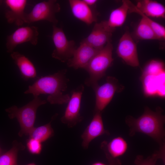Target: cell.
<instances>
[{
    "label": "cell",
    "mask_w": 165,
    "mask_h": 165,
    "mask_svg": "<svg viewBox=\"0 0 165 165\" xmlns=\"http://www.w3.org/2000/svg\"><path fill=\"white\" fill-rule=\"evenodd\" d=\"M134 34L137 38L140 39H158L153 29L142 17L135 29Z\"/></svg>",
    "instance_id": "603a6c76"
},
{
    "label": "cell",
    "mask_w": 165,
    "mask_h": 165,
    "mask_svg": "<svg viewBox=\"0 0 165 165\" xmlns=\"http://www.w3.org/2000/svg\"><path fill=\"white\" fill-rule=\"evenodd\" d=\"M163 112L159 107L154 111L147 107L143 113L137 118L127 116L125 123L129 128V135L133 137L137 133H141L153 139L160 147L165 146V117Z\"/></svg>",
    "instance_id": "6da1fadb"
},
{
    "label": "cell",
    "mask_w": 165,
    "mask_h": 165,
    "mask_svg": "<svg viewBox=\"0 0 165 165\" xmlns=\"http://www.w3.org/2000/svg\"><path fill=\"white\" fill-rule=\"evenodd\" d=\"M117 80L108 76L106 82L100 86L97 85L92 88L95 94L94 112H102L112 100L115 93L119 90Z\"/></svg>",
    "instance_id": "ba28073f"
},
{
    "label": "cell",
    "mask_w": 165,
    "mask_h": 165,
    "mask_svg": "<svg viewBox=\"0 0 165 165\" xmlns=\"http://www.w3.org/2000/svg\"><path fill=\"white\" fill-rule=\"evenodd\" d=\"M103 135H109L110 133L104 128L101 112H94L93 119L81 135L82 147L87 149L92 140Z\"/></svg>",
    "instance_id": "4fadbf2b"
},
{
    "label": "cell",
    "mask_w": 165,
    "mask_h": 165,
    "mask_svg": "<svg viewBox=\"0 0 165 165\" xmlns=\"http://www.w3.org/2000/svg\"><path fill=\"white\" fill-rule=\"evenodd\" d=\"M113 47L111 41L99 50L93 57L84 69L89 74L85 83L92 88L98 85V81L105 74L107 69L113 61L112 53Z\"/></svg>",
    "instance_id": "277c9868"
},
{
    "label": "cell",
    "mask_w": 165,
    "mask_h": 165,
    "mask_svg": "<svg viewBox=\"0 0 165 165\" xmlns=\"http://www.w3.org/2000/svg\"><path fill=\"white\" fill-rule=\"evenodd\" d=\"M2 154V151L0 148V156Z\"/></svg>",
    "instance_id": "f1b7e54d"
},
{
    "label": "cell",
    "mask_w": 165,
    "mask_h": 165,
    "mask_svg": "<svg viewBox=\"0 0 165 165\" xmlns=\"http://www.w3.org/2000/svg\"><path fill=\"white\" fill-rule=\"evenodd\" d=\"M27 146L29 152L33 154H40L42 149L41 142L32 138H30L28 140Z\"/></svg>",
    "instance_id": "d4e9b609"
},
{
    "label": "cell",
    "mask_w": 165,
    "mask_h": 165,
    "mask_svg": "<svg viewBox=\"0 0 165 165\" xmlns=\"http://www.w3.org/2000/svg\"><path fill=\"white\" fill-rule=\"evenodd\" d=\"M128 11V0H123L121 6L111 11L106 21L108 26L114 30L116 27L122 26L126 20Z\"/></svg>",
    "instance_id": "d6986e66"
},
{
    "label": "cell",
    "mask_w": 165,
    "mask_h": 165,
    "mask_svg": "<svg viewBox=\"0 0 165 165\" xmlns=\"http://www.w3.org/2000/svg\"><path fill=\"white\" fill-rule=\"evenodd\" d=\"M129 13H135L139 14L144 18L151 26L156 35L158 39L164 40L165 38V28L161 24L154 21L149 17L145 15L136 8L135 5L130 1H128Z\"/></svg>",
    "instance_id": "7402d4cb"
},
{
    "label": "cell",
    "mask_w": 165,
    "mask_h": 165,
    "mask_svg": "<svg viewBox=\"0 0 165 165\" xmlns=\"http://www.w3.org/2000/svg\"><path fill=\"white\" fill-rule=\"evenodd\" d=\"M99 50L83 40L75 51L72 57L67 61V65L75 69H85Z\"/></svg>",
    "instance_id": "7c38bea8"
},
{
    "label": "cell",
    "mask_w": 165,
    "mask_h": 165,
    "mask_svg": "<svg viewBox=\"0 0 165 165\" xmlns=\"http://www.w3.org/2000/svg\"><path fill=\"white\" fill-rule=\"evenodd\" d=\"M5 3L9 8L6 11L5 17L8 22L20 26L24 23V10L27 1L26 0H6Z\"/></svg>",
    "instance_id": "5bb4252c"
},
{
    "label": "cell",
    "mask_w": 165,
    "mask_h": 165,
    "mask_svg": "<svg viewBox=\"0 0 165 165\" xmlns=\"http://www.w3.org/2000/svg\"><path fill=\"white\" fill-rule=\"evenodd\" d=\"M114 30L108 26L106 20L96 23L91 32L83 40L94 48L100 50L111 41L112 33Z\"/></svg>",
    "instance_id": "8fae6325"
},
{
    "label": "cell",
    "mask_w": 165,
    "mask_h": 165,
    "mask_svg": "<svg viewBox=\"0 0 165 165\" xmlns=\"http://www.w3.org/2000/svg\"><path fill=\"white\" fill-rule=\"evenodd\" d=\"M84 86L81 85L72 90L68 104L61 120L68 127H73L83 119L80 110L81 98Z\"/></svg>",
    "instance_id": "52a82bcc"
},
{
    "label": "cell",
    "mask_w": 165,
    "mask_h": 165,
    "mask_svg": "<svg viewBox=\"0 0 165 165\" xmlns=\"http://www.w3.org/2000/svg\"><path fill=\"white\" fill-rule=\"evenodd\" d=\"M25 148L21 143L14 141L12 148L0 156V165H19L17 163L18 153Z\"/></svg>",
    "instance_id": "44dd1931"
},
{
    "label": "cell",
    "mask_w": 165,
    "mask_h": 165,
    "mask_svg": "<svg viewBox=\"0 0 165 165\" xmlns=\"http://www.w3.org/2000/svg\"><path fill=\"white\" fill-rule=\"evenodd\" d=\"M87 5L92 7L94 6L97 2L96 0H83Z\"/></svg>",
    "instance_id": "4316f807"
},
{
    "label": "cell",
    "mask_w": 165,
    "mask_h": 165,
    "mask_svg": "<svg viewBox=\"0 0 165 165\" xmlns=\"http://www.w3.org/2000/svg\"><path fill=\"white\" fill-rule=\"evenodd\" d=\"M60 10V5L57 0H49L40 2L34 6L30 13H25L24 23L30 24L44 20L56 25L58 20L55 15Z\"/></svg>",
    "instance_id": "5b68a950"
},
{
    "label": "cell",
    "mask_w": 165,
    "mask_h": 165,
    "mask_svg": "<svg viewBox=\"0 0 165 165\" xmlns=\"http://www.w3.org/2000/svg\"><path fill=\"white\" fill-rule=\"evenodd\" d=\"M69 2L72 13L76 18L88 25L96 22L97 13L83 0H70Z\"/></svg>",
    "instance_id": "9a60e30c"
},
{
    "label": "cell",
    "mask_w": 165,
    "mask_h": 165,
    "mask_svg": "<svg viewBox=\"0 0 165 165\" xmlns=\"http://www.w3.org/2000/svg\"><path fill=\"white\" fill-rule=\"evenodd\" d=\"M2 1L0 0V6L2 4Z\"/></svg>",
    "instance_id": "f546056e"
},
{
    "label": "cell",
    "mask_w": 165,
    "mask_h": 165,
    "mask_svg": "<svg viewBox=\"0 0 165 165\" xmlns=\"http://www.w3.org/2000/svg\"><path fill=\"white\" fill-rule=\"evenodd\" d=\"M38 35V28L36 26H27L18 28L7 37L6 44L7 52L12 53L17 45L26 42L36 45Z\"/></svg>",
    "instance_id": "9c48e42d"
},
{
    "label": "cell",
    "mask_w": 165,
    "mask_h": 165,
    "mask_svg": "<svg viewBox=\"0 0 165 165\" xmlns=\"http://www.w3.org/2000/svg\"><path fill=\"white\" fill-rule=\"evenodd\" d=\"M26 165H36L34 163H31L28 164Z\"/></svg>",
    "instance_id": "83f0119b"
},
{
    "label": "cell",
    "mask_w": 165,
    "mask_h": 165,
    "mask_svg": "<svg viewBox=\"0 0 165 165\" xmlns=\"http://www.w3.org/2000/svg\"><path fill=\"white\" fill-rule=\"evenodd\" d=\"M165 147L159 148L158 151L146 158L142 155H137L134 160V165H158L156 162L160 159L165 164Z\"/></svg>",
    "instance_id": "cb8c5ba5"
},
{
    "label": "cell",
    "mask_w": 165,
    "mask_h": 165,
    "mask_svg": "<svg viewBox=\"0 0 165 165\" xmlns=\"http://www.w3.org/2000/svg\"><path fill=\"white\" fill-rule=\"evenodd\" d=\"M135 6L139 11L149 17L165 18L164 6L156 1L140 0L138 2Z\"/></svg>",
    "instance_id": "ac0fdd59"
},
{
    "label": "cell",
    "mask_w": 165,
    "mask_h": 165,
    "mask_svg": "<svg viewBox=\"0 0 165 165\" xmlns=\"http://www.w3.org/2000/svg\"><path fill=\"white\" fill-rule=\"evenodd\" d=\"M101 149L105 153L106 159H117L127 152L128 145L122 137H116L109 141H104L101 143Z\"/></svg>",
    "instance_id": "2e32d148"
},
{
    "label": "cell",
    "mask_w": 165,
    "mask_h": 165,
    "mask_svg": "<svg viewBox=\"0 0 165 165\" xmlns=\"http://www.w3.org/2000/svg\"><path fill=\"white\" fill-rule=\"evenodd\" d=\"M108 163L106 164L103 163L97 162L92 164L91 165H122L121 160L118 158L107 159Z\"/></svg>",
    "instance_id": "484cf974"
},
{
    "label": "cell",
    "mask_w": 165,
    "mask_h": 165,
    "mask_svg": "<svg viewBox=\"0 0 165 165\" xmlns=\"http://www.w3.org/2000/svg\"><path fill=\"white\" fill-rule=\"evenodd\" d=\"M67 70H59L54 74L42 76L28 86L24 92L34 97L48 94L47 101L52 104L62 105L68 102L70 96L63 93L66 90L69 79L66 76Z\"/></svg>",
    "instance_id": "7a4b0ae2"
},
{
    "label": "cell",
    "mask_w": 165,
    "mask_h": 165,
    "mask_svg": "<svg viewBox=\"0 0 165 165\" xmlns=\"http://www.w3.org/2000/svg\"><path fill=\"white\" fill-rule=\"evenodd\" d=\"M116 52L127 64L133 67L139 66L137 46L129 31H126L121 37Z\"/></svg>",
    "instance_id": "30bf717a"
},
{
    "label": "cell",
    "mask_w": 165,
    "mask_h": 165,
    "mask_svg": "<svg viewBox=\"0 0 165 165\" xmlns=\"http://www.w3.org/2000/svg\"><path fill=\"white\" fill-rule=\"evenodd\" d=\"M46 102V100H42L38 97H35L22 107L18 108L16 105H13L6 109L10 119L16 118L19 122L20 127L18 133L20 137L24 135H29L34 128V124L38 108Z\"/></svg>",
    "instance_id": "3957f363"
},
{
    "label": "cell",
    "mask_w": 165,
    "mask_h": 165,
    "mask_svg": "<svg viewBox=\"0 0 165 165\" xmlns=\"http://www.w3.org/2000/svg\"><path fill=\"white\" fill-rule=\"evenodd\" d=\"M10 56L18 67L24 80L27 81L36 78L37 74L35 67L28 58L16 51L11 53Z\"/></svg>",
    "instance_id": "e0dca14e"
},
{
    "label": "cell",
    "mask_w": 165,
    "mask_h": 165,
    "mask_svg": "<svg viewBox=\"0 0 165 165\" xmlns=\"http://www.w3.org/2000/svg\"><path fill=\"white\" fill-rule=\"evenodd\" d=\"M57 115V114L54 115L49 123L37 127H34L29 134L30 138L42 142L52 137L54 132L51 126V123Z\"/></svg>",
    "instance_id": "ffe728a7"
},
{
    "label": "cell",
    "mask_w": 165,
    "mask_h": 165,
    "mask_svg": "<svg viewBox=\"0 0 165 165\" xmlns=\"http://www.w3.org/2000/svg\"><path fill=\"white\" fill-rule=\"evenodd\" d=\"M52 38L55 47L52 54L53 58L65 63L73 56L77 48L74 41L68 40L63 29L53 25Z\"/></svg>",
    "instance_id": "8992f818"
}]
</instances>
